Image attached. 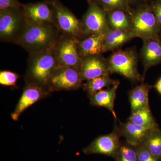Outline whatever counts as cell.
I'll return each mask as SVG.
<instances>
[{
    "label": "cell",
    "instance_id": "1",
    "mask_svg": "<svg viewBox=\"0 0 161 161\" xmlns=\"http://www.w3.org/2000/svg\"><path fill=\"white\" fill-rule=\"evenodd\" d=\"M56 25L50 23H32L26 21L24 30L15 43L36 54L55 48L61 37Z\"/></svg>",
    "mask_w": 161,
    "mask_h": 161
},
{
    "label": "cell",
    "instance_id": "2",
    "mask_svg": "<svg viewBox=\"0 0 161 161\" xmlns=\"http://www.w3.org/2000/svg\"><path fill=\"white\" fill-rule=\"evenodd\" d=\"M30 55L26 72L27 83L46 88L52 75L59 67L55 48Z\"/></svg>",
    "mask_w": 161,
    "mask_h": 161
},
{
    "label": "cell",
    "instance_id": "3",
    "mask_svg": "<svg viewBox=\"0 0 161 161\" xmlns=\"http://www.w3.org/2000/svg\"><path fill=\"white\" fill-rule=\"evenodd\" d=\"M26 20L21 9L0 10V38L15 43L26 26Z\"/></svg>",
    "mask_w": 161,
    "mask_h": 161
},
{
    "label": "cell",
    "instance_id": "4",
    "mask_svg": "<svg viewBox=\"0 0 161 161\" xmlns=\"http://www.w3.org/2000/svg\"><path fill=\"white\" fill-rule=\"evenodd\" d=\"M108 62L111 73H117L133 81L141 80L137 57L133 51H117L112 55Z\"/></svg>",
    "mask_w": 161,
    "mask_h": 161
},
{
    "label": "cell",
    "instance_id": "5",
    "mask_svg": "<svg viewBox=\"0 0 161 161\" xmlns=\"http://www.w3.org/2000/svg\"><path fill=\"white\" fill-rule=\"evenodd\" d=\"M130 30L135 37L143 40L159 39L161 27L153 12L148 9H141L134 14L131 18Z\"/></svg>",
    "mask_w": 161,
    "mask_h": 161
},
{
    "label": "cell",
    "instance_id": "6",
    "mask_svg": "<svg viewBox=\"0 0 161 161\" xmlns=\"http://www.w3.org/2000/svg\"><path fill=\"white\" fill-rule=\"evenodd\" d=\"M82 81L78 69L59 66L52 75L46 88L49 92L73 91L83 86Z\"/></svg>",
    "mask_w": 161,
    "mask_h": 161
},
{
    "label": "cell",
    "instance_id": "7",
    "mask_svg": "<svg viewBox=\"0 0 161 161\" xmlns=\"http://www.w3.org/2000/svg\"><path fill=\"white\" fill-rule=\"evenodd\" d=\"M59 66L79 69L82 58L79 53L78 41L75 37L66 36L60 38L55 48Z\"/></svg>",
    "mask_w": 161,
    "mask_h": 161
},
{
    "label": "cell",
    "instance_id": "8",
    "mask_svg": "<svg viewBox=\"0 0 161 161\" xmlns=\"http://www.w3.org/2000/svg\"><path fill=\"white\" fill-rule=\"evenodd\" d=\"M121 135L117 127L110 134L101 136L83 149L85 154H100L115 158L121 144L119 138Z\"/></svg>",
    "mask_w": 161,
    "mask_h": 161
},
{
    "label": "cell",
    "instance_id": "9",
    "mask_svg": "<svg viewBox=\"0 0 161 161\" xmlns=\"http://www.w3.org/2000/svg\"><path fill=\"white\" fill-rule=\"evenodd\" d=\"M51 4L54 14L55 25L60 31L67 36H78L81 29L78 19L57 0H53Z\"/></svg>",
    "mask_w": 161,
    "mask_h": 161
},
{
    "label": "cell",
    "instance_id": "10",
    "mask_svg": "<svg viewBox=\"0 0 161 161\" xmlns=\"http://www.w3.org/2000/svg\"><path fill=\"white\" fill-rule=\"evenodd\" d=\"M49 92L46 88L36 84L27 83L14 111L11 114V118L14 120H18L24 111L46 97Z\"/></svg>",
    "mask_w": 161,
    "mask_h": 161
},
{
    "label": "cell",
    "instance_id": "11",
    "mask_svg": "<svg viewBox=\"0 0 161 161\" xmlns=\"http://www.w3.org/2000/svg\"><path fill=\"white\" fill-rule=\"evenodd\" d=\"M82 28L91 35L105 34L109 28L104 11L97 4H92L86 14Z\"/></svg>",
    "mask_w": 161,
    "mask_h": 161
},
{
    "label": "cell",
    "instance_id": "12",
    "mask_svg": "<svg viewBox=\"0 0 161 161\" xmlns=\"http://www.w3.org/2000/svg\"><path fill=\"white\" fill-rule=\"evenodd\" d=\"M22 11L26 21L32 23L55 25L54 14L51 4L40 2L22 5Z\"/></svg>",
    "mask_w": 161,
    "mask_h": 161
},
{
    "label": "cell",
    "instance_id": "13",
    "mask_svg": "<svg viewBox=\"0 0 161 161\" xmlns=\"http://www.w3.org/2000/svg\"><path fill=\"white\" fill-rule=\"evenodd\" d=\"M79 70L83 81L109 75L111 73L108 61L99 55L82 58Z\"/></svg>",
    "mask_w": 161,
    "mask_h": 161
},
{
    "label": "cell",
    "instance_id": "14",
    "mask_svg": "<svg viewBox=\"0 0 161 161\" xmlns=\"http://www.w3.org/2000/svg\"><path fill=\"white\" fill-rule=\"evenodd\" d=\"M121 136L125 138L127 144L138 148L142 145L151 130L128 121L120 122L117 126Z\"/></svg>",
    "mask_w": 161,
    "mask_h": 161
},
{
    "label": "cell",
    "instance_id": "15",
    "mask_svg": "<svg viewBox=\"0 0 161 161\" xmlns=\"http://www.w3.org/2000/svg\"><path fill=\"white\" fill-rule=\"evenodd\" d=\"M142 58L145 68V76L149 68L161 63V42L159 39L144 40Z\"/></svg>",
    "mask_w": 161,
    "mask_h": 161
},
{
    "label": "cell",
    "instance_id": "16",
    "mask_svg": "<svg viewBox=\"0 0 161 161\" xmlns=\"http://www.w3.org/2000/svg\"><path fill=\"white\" fill-rule=\"evenodd\" d=\"M119 84V82L118 81L111 87L101 90L89 97L92 105L108 109L112 112L115 119H117V116L114 109V102L116 91Z\"/></svg>",
    "mask_w": 161,
    "mask_h": 161
},
{
    "label": "cell",
    "instance_id": "17",
    "mask_svg": "<svg viewBox=\"0 0 161 161\" xmlns=\"http://www.w3.org/2000/svg\"><path fill=\"white\" fill-rule=\"evenodd\" d=\"M105 34L91 35L89 37L78 42V49L81 58L99 55L104 51Z\"/></svg>",
    "mask_w": 161,
    "mask_h": 161
},
{
    "label": "cell",
    "instance_id": "18",
    "mask_svg": "<svg viewBox=\"0 0 161 161\" xmlns=\"http://www.w3.org/2000/svg\"><path fill=\"white\" fill-rule=\"evenodd\" d=\"M134 37L131 30L109 28L105 34V52L116 49Z\"/></svg>",
    "mask_w": 161,
    "mask_h": 161
},
{
    "label": "cell",
    "instance_id": "19",
    "mask_svg": "<svg viewBox=\"0 0 161 161\" xmlns=\"http://www.w3.org/2000/svg\"><path fill=\"white\" fill-rule=\"evenodd\" d=\"M152 86L142 84L135 87L129 93L131 111L149 106V92Z\"/></svg>",
    "mask_w": 161,
    "mask_h": 161
},
{
    "label": "cell",
    "instance_id": "20",
    "mask_svg": "<svg viewBox=\"0 0 161 161\" xmlns=\"http://www.w3.org/2000/svg\"><path fill=\"white\" fill-rule=\"evenodd\" d=\"M128 121L150 130L158 128L151 113L150 106L131 112Z\"/></svg>",
    "mask_w": 161,
    "mask_h": 161
},
{
    "label": "cell",
    "instance_id": "21",
    "mask_svg": "<svg viewBox=\"0 0 161 161\" xmlns=\"http://www.w3.org/2000/svg\"><path fill=\"white\" fill-rule=\"evenodd\" d=\"M118 80H112L109 75H103L100 77L87 80L83 85V89L86 91L88 97L92 96L103 88L111 86L114 85Z\"/></svg>",
    "mask_w": 161,
    "mask_h": 161
},
{
    "label": "cell",
    "instance_id": "22",
    "mask_svg": "<svg viewBox=\"0 0 161 161\" xmlns=\"http://www.w3.org/2000/svg\"><path fill=\"white\" fill-rule=\"evenodd\" d=\"M159 161L161 160V130L158 128L151 130L142 144Z\"/></svg>",
    "mask_w": 161,
    "mask_h": 161
},
{
    "label": "cell",
    "instance_id": "23",
    "mask_svg": "<svg viewBox=\"0 0 161 161\" xmlns=\"http://www.w3.org/2000/svg\"><path fill=\"white\" fill-rule=\"evenodd\" d=\"M108 20L112 28L123 30H130L131 19L122 10H115L108 14Z\"/></svg>",
    "mask_w": 161,
    "mask_h": 161
},
{
    "label": "cell",
    "instance_id": "24",
    "mask_svg": "<svg viewBox=\"0 0 161 161\" xmlns=\"http://www.w3.org/2000/svg\"><path fill=\"white\" fill-rule=\"evenodd\" d=\"M115 159L116 161H138L137 148L128 144L121 145Z\"/></svg>",
    "mask_w": 161,
    "mask_h": 161
},
{
    "label": "cell",
    "instance_id": "25",
    "mask_svg": "<svg viewBox=\"0 0 161 161\" xmlns=\"http://www.w3.org/2000/svg\"><path fill=\"white\" fill-rule=\"evenodd\" d=\"M19 78V75L14 72L8 70L1 71L0 72V84L5 86H15Z\"/></svg>",
    "mask_w": 161,
    "mask_h": 161
},
{
    "label": "cell",
    "instance_id": "26",
    "mask_svg": "<svg viewBox=\"0 0 161 161\" xmlns=\"http://www.w3.org/2000/svg\"><path fill=\"white\" fill-rule=\"evenodd\" d=\"M105 8L110 9H122L127 7L126 0H99Z\"/></svg>",
    "mask_w": 161,
    "mask_h": 161
},
{
    "label": "cell",
    "instance_id": "27",
    "mask_svg": "<svg viewBox=\"0 0 161 161\" xmlns=\"http://www.w3.org/2000/svg\"><path fill=\"white\" fill-rule=\"evenodd\" d=\"M138 161H159L152 155L147 148L142 145L137 148Z\"/></svg>",
    "mask_w": 161,
    "mask_h": 161
},
{
    "label": "cell",
    "instance_id": "28",
    "mask_svg": "<svg viewBox=\"0 0 161 161\" xmlns=\"http://www.w3.org/2000/svg\"><path fill=\"white\" fill-rule=\"evenodd\" d=\"M22 6L18 0H0V10L21 9Z\"/></svg>",
    "mask_w": 161,
    "mask_h": 161
},
{
    "label": "cell",
    "instance_id": "29",
    "mask_svg": "<svg viewBox=\"0 0 161 161\" xmlns=\"http://www.w3.org/2000/svg\"><path fill=\"white\" fill-rule=\"evenodd\" d=\"M152 12L161 27V2L155 3L153 6Z\"/></svg>",
    "mask_w": 161,
    "mask_h": 161
},
{
    "label": "cell",
    "instance_id": "30",
    "mask_svg": "<svg viewBox=\"0 0 161 161\" xmlns=\"http://www.w3.org/2000/svg\"><path fill=\"white\" fill-rule=\"evenodd\" d=\"M154 87L155 88L159 94L161 95V77L157 80L154 85Z\"/></svg>",
    "mask_w": 161,
    "mask_h": 161
},
{
    "label": "cell",
    "instance_id": "31",
    "mask_svg": "<svg viewBox=\"0 0 161 161\" xmlns=\"http://www.w3.org/2000/svg\"><path fill=\"white\" fill-rule=\"evenodd\" d=\"M89 2H90V0H87Z\"/></svg>",
    "mask_w": 161,
    "mask_h": 161
}]
</instances>
